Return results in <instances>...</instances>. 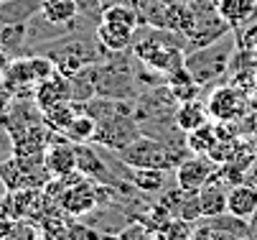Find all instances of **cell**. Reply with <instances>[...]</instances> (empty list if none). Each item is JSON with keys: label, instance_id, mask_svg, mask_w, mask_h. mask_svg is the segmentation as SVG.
I'll return each instance as SVG.
<instances>
[{"label": "cell", "instance_id": "1", "mask_svg": "<svg viewBox=\"0 0 257 240\" xmlns=\"http://www.w3.org/2000/svg\"><path fill=\"white\" fill-rule=\"evenodd\" d=\"M120 158L127 166H143V169H171L178 166V153L171 151L168 146H163L161 141L153 138H135L127 146L120 148Z\"/></svg>", "mask_w": 257, "mask_h": 240}, {"label": "cell", "instance_id": "2", "mask_svg": "<svg viewBox=\"0 0 257 240\" xmlns=\"http://www.w3.org/2000/svg\"><path fill=\"white\" fill-rule=\"evenodd\" d=\"M209 115L216 123H232V120H242L249 108H252V97L247 92H242L234 85H224V87H216L206 102Z\"/></svg>", "mask_w": 257, "mask_h": 240}, {"label": "cell", "instance_id": "3", "mask_svg": "<svg viewBox=\"0 0 257 240\" xmlns=\"http://www.w3.org/2000/svg\"><path fill=\"white\" fill-rule=\"evenodd\" d=\"M135 56L151 66V69H158L163 74H173L176 69H181L186 64V56L181 54V49L176 46H168L158 39H145V41H138L135 44Z\"/></svg>", "mask_w": 257, "mask_h": 240}, {"label": "cell", "instance_id": "4", "mask_svg": "<svg viewBox=\"0 0 257 240\" xmlns=\"http://www.w3.org/2000/svg\"><path fill=\"white\" fill-rule=\"evenodd\" d=\"M186 69L204 87L206 82H211L219 74L227 72V54H219L216 46H211V44L201 46V49H194V54L189 51V56H186Z\"/></svg>", "mask_w": 257, "mask_h": 240}, {"label": "cell", "instance_id": "5", "mask_svg": "<svg viewBox=\"0 0 257 240\" xmlns=\"http://www.w3.org/2000/svg\"><path fill=\"white\" fill-rule=\"evenodd\" d=\"M216 171V164L209 156H196L191 153L176 166V184L186 192H199Z\"/></svg>", "mask_w": 257, "mask_h": 240}, {"label": "cell", "instance_id": "6", "mask_svg": "<svg viewBox=\"0 0 257 240\" xmlns=\"http://www.w3.org/2000/svg\"><path fill=\"white\" fill-rule=\"evenodd\" d=\"M49 148V130L41 125H23L13 130V156L23 158H44Z\"/></svg>", "mask_w": 257, "mask_h": 240}, {"label": "cell", "instance_id": "7", "mask_svg": "<svg viewBox=\"0 0 257 240\" xmlns=\"http://www.w3.org/2000/svg\"><path fill=\"white\" fill-rule=\"evenodd\" d=\"M227 197H229V189L224 187L219 171H214V177L199 189L201 217L211 220V217H219V215H227Z\"/></svg>", "mask_w": 257, "mask_h": 240}, {"label": "cell", "instance_id": "8", "mask_svg": "<svg viewBox=\"0 0 257 240\" xmlns=\"http://www.w3.org/2000/svg\"><path fill=\"white\" fill-rule=\"evenodd\" d=\"M33 97H36V105H39L41 113L49 110V108H54V105H59V102H66V100L71 97V87H69L66 74H61V72L56 69L51 77H46L44 82L36 85Z\"/></svg>", "mask_w": 257, "mask_h": 240}, {"label": "cell", "instance_id": "9", "mask_svg": "<svg viewBox=\"0 0 257 240\" xmlns=\"http://www.w3.org/2000/svg\"><path fill=\"white\" fill-rule=\"evenodd\" d=\"M227 212L242 220H252L257 215V187L249 182H239L229 187L227 197Z\"/></svg>", "mask_w": 257, "mask_h": 240}, {"label": "cell", "instance_id": "10", "mask_svg": "<svg viewBox=\"0 0 257 240\" xmlns=\"http://www.w3.org/2000/svg\"><path fill=\"white\" fill-rule=\"evenodd\" d=\"M133 39H135V28L130 26H122V23H109V21H102L99 28H97V41L104 51L109 54H120L125 49L133 46Z\"/></svg>", "mask_w": 257, "mask_h": 240}, {"label": "cell", "instance_id": "11", "mask_svg": "<svg viewBox=\"0 0 257 240\" xmlns=\"http://www.w3.org/2000/svg\"><path fill=\"white\" fill-rule=\"evenodd\" d=\"M44 164L49 169V174L56 177H66L71 171H77V146L74 143H54L46 148L44 153Z\"/></svg>", "mask_w": 257, "mask_h": 240}, {"label": "cell", "instance_id": "12", "mask_svg": "<svg viewBox=\"0 0 257 240\" xmlns=\"http://www.w3.org/2000/svg\"><path fill=\"white\" fill-rule=\"evenodd\" d=\"M77 146V171H82V174L97 184H109L112 182V174H109L107 164L87 146V143H74Z\"/></svg>", "mask_w": 257, "mask_h": 240}, {"label": "cell", "instance_id": "13", "mask_svg": "<svg viewBox=\"0 0 257 240\" xmlns=\"http://www.w3.org/2000/svg\"><path fill=\"white\" fill-rule=\"evenodd\" d=\"M209 108L201 105L199 100H186L181 102L178 110H176V128L183 133H191L196 128H201L204 123H209Z\"/></svg>", "mask_w": 257, "mask_h": 240}, {"label": "cell", "instance_id": "14", "mask_svg": "<svg viewBox=\"0 0 257 240\" xmlns=\"http://www.w3.org/2000/svg\"><path fill=\"white\" fill-rule=\"evenodd\" d=\"M39 13L51 26H66V23H71L77 18L79 3H77V0H41Z\"/></svg>", "mask_w": 257, "mask_h": 240}, {"label": "cell", "instance_id": "15", "mask_svg": "<svg viewBox=\"0 0 257 240\" xmlns=\"http://www.w3.org/2000/svg\"><path fill=\"white\" fill-rule=\"evenodd\" d=\"M216 143H219V133H216V125L214 123H204L201 128L186 133V146L196 156H209Z\"/></svg>", "mask_w": 257, "mask_h": 240}, {"label": "cell", "instance_id": "16", "mask_svg": "<svg viewBox=\"0 0 257 240\" xmlns=\"http://www.w3.org/2000/svg\"><path fill=\"white\" fill-rule=\"evenodd\" d=\"M127 179L135 184V189L140 192H158L166 184V174L163 169H143V166H130Z\"/></svg>", "mask_w": 257, "mask_h": 240}, {"label": "cell", "instance_id": "17", "mask_svg": "<svg viewBox=\"0 0 257 240\" xmlns=\"http://www.w3.org/2000/svg\"><path fill=\"white\" fill-rule=\"evenodd\" d=\"M64 135L71 141V143H87V141H94L97 135V120L87 113H77V118L69 123V128L64 130Z\"/></svg>", "mask_w": 257, "mask_h": 240}, {"label": "cell", "instance_id": "18", "mask_svg": "<svg viewBox=\"0 0 257 240\" xmlns=\"http://www.w3.org/2000/svg\"><path fill=\"white\" fill-rule=\"evenodd\" d=\"M77 113H79V108H74V105H71V102L66 100V102H59V105L44 110V123H46L49 130L64 133V130L69 128V123L77 118Z\"/></svg>", "mask_w": 257, "mask_h": 240}, {"label": "cell", "instance_id": "19", "mask_svg": "<svg viewBox=\"0 0 257 240\" xmlns=\"http://www.w3.org/2000/svg\"><path fill=\"white\" fill-rule=\"evenodd\" d=\"M102 21L122 23V26L138 28V26H140V13H138V8L130 6V3H112V6L102 8Z\"/></svg>", "mask_w": 257, "mask_h": 240}, {"label": "cell", "instance_id": "20", "mask_svg": "<svg viewBox=\"0 0 257 240\" xmlns=\"http://www.w3.org/2000/svg\"><path fill=\"white\" fill-rule=\"evenodd\" d=\"M237 46L249 54H257V23H247L237 28Z\"/></svg>", "mask_w": 257, "mask_h": 240}, {"label": "cell", "instance_id": "21", "mask_svg": "<svg viewBox=\"0 0 257 240\" xmlns=\"http://www.w3.org/2000/svg\"><path fill=\"white\" fill-rule=\"evenodd\" d=\"M145 232H148V225H145L143 220H135V222H130L115 240H143Z\"/></svg>", "mask_w": 257, "mask_h": 240}, {"label": "cell", "instance_id": "22", "mask_svg": "<svg viewBox=\"0 0 257 240\" xmlns=\"http://www.w3.org/2000/svg\"><path fill=\"white\" fill-rule=\"evenodd\" d=\"M8 66H11V56H8V49H6V46H0V82L6 79V74H8Z\"/></svg>", "mask_w": 257, "mask_h": 240}, {"label": "cell", "instance_id": "23", "mask_svg": "<svg viewBox=\"0 0 257 240\" xmlns=\"http://www.w3.org/2000/svg\"><path fill=\"white\" fill-rule=\"evenodd\" d=\"M189 240H214V232H211L209 225H204V227H196V230L191 232Z\"/></svg>", "mask_w": 257, "mask_h": 240}, {"label": "cell", "instance_id": "24", "mask_svg": "<svg viewBox=\"0 0 257 240\" xmlns=\"http://www.w3.org/2000/svg\"><path fill=\"white\" fill-rule=\"evenodd\" d=\"M244 182H249V184H254V187H257V156L252 158L249 169L244 171Z\"/></svg>", "mask_w": 257, "mask_h": 240}, {"label": "cell", "instance_id": "25", "mask_svg": "<svg viewBox=\"0 0 257 240\" xmlns=\"http://www.w3.org/2000/svg\"><path fill=\"white\" fill-rule=\"evenodd\" d=\"M143 240H163V235H161V230H151V227H148V232H145Z\"/></svg>", "mask_w": 257, "mask_h": 240}, {"label": "cell", "instance_id": "26", "mask_svg": "<svg viewBox=\"0 0 257 240\" xmlns=\"http://www.w3.org/2000/svg\"><path fill=\"white\" fill-rule=\"evenodd\" d=\"M8 232H11V225H8V222H0V240H3Z\"/></svg>", "mask_w": 257, "mask_h": 240}, {"label": "cell", "instance_id": "27", "mask_svg": "<svg viewBox=\"0 0 257 240\" xmlns=\"http://www.w3.org/2000/svg\"><path fill=\"white\" fill-rule=\"evenodd\" d=\"M161 3H186V0H161Z\"/></svg>", "mask_w": 257, "mask_h": 240}, {"label": "cell", "instance_id": "28", "mask_svg": "<svg viewBox=\"0 0 257 240\" xmlns=\"http://www.w3.org/2000/svg\"><path fill=\"white\" fill-rule=\"evenodd\" d=\"M254 146H257V135H254Z\"/></svg>", "mask_w": 257, "mask_h": 240}, {"label": "cell", "instance_id": "29", "mask_svg": "<svg viewBox=\"0 0 257 240\" xmlns=\"http://www.w3.org/2000/svg\"><path fill=\"white\" fill-rule=\"evenodd\" d=\"M3 3H6V0H0V6H3Z\"/></svg>", "mask_w": 257, "mask_h": 240}]
</instances>
